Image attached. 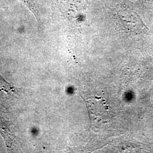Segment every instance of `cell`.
<instances>
[{
  "instance_id": "cell-1",
  "label": "cell",
  "mask_w": 153,
  "mask_h": 153,
  "mask_svg": "<svg viewBox=\"0 0 153 153\" xmlns=\"http://www.w3.org/2000/svg\"><path fill=\"white\" fill-rule=\"evenodd\" d=\"M111 10L119 25L126 31L134 34H142L147 32V26L128 2L115 6Z\"/></svg>"
},
{
  "instance_id": "cell-2",
  "label": "cell",
  "mask_w": 153,
  "mask_h": 153,
  "mask_svg": "<svg viewBox=\"0 0 153 153\" xmlns=\"http://www.w3.org/2000/svg\"><path fill=\"white\" fill-rule=\"evenodd\" d=\"M61 15L72 27L81 26L86 20L88 0H55Z\"/></svg>"
},
{
  "instance_id": "cell-3",
  "label": "cell",
  "mask_w": 153,
  "mask_h": 153,
  "mask_svg": "<svg viewBox=\"0 0 153 153\" xmlns=\"http://www.w3.org/2000/svg\"><path fill=\"white\" fill-rule=\"evenodd\" d=\"M91 123L100 126L109 123L113 116L112 109L104 99L97 97L85 99Z\"/></svg>"
},
{
  "instance_id": "cell-4",
  "label": "cell",
  "mask_w": 153,
  "mask_h": 153,
  "mask_svg": "<svg viewBox=\"0 0 153 153\" xmlns=\"http://www.w3.org/2000/svg\"><path fill=\"white\" fill-rule=\"evenodd\" d=\"M22 91V88L15 87L7 82L0 74V97L5 98H10L18 97Z\"/></svg>"
},
{
  "instance_id": "cell-5",
  "label": "cell",
  "mask_w": 153,
  "mask_h": 153,
  "mask_svg": "<svg viewBox=\"0 0 153 153\" xmlns=\"http://www.w3.org/2000/svg\"><path fill=\"white\" fill-rule=\"evenodd\" d=\"M0 134L4 137L6 144L9 148L12 147L15 141L16 136L10 128L9 122L0 116Z\"/></svg>"
},
{
  "instance_id": "cell-6",
  "label": "cell",
  "mask_w": 153,
  "mask_h": 153,
  "mask_svg": "<svg viewBox=\"0 0 153 153\" xmlns=\"http://www.w3.org/2000/svg\"><path fill=\"white\" fill-rule=\"evenodd\" d=\"M30 10L38 22L40 21V14L36 0H18Z\"/></svg>"
}]
</instances>
